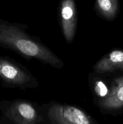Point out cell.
Wrapping results in <instances>:
<instances>
[{"label":"cell","mask_w":123,"mask_h":124,"mask_svg":"<svg viewBox=\"0 0 123 124\" xmlns=\"http://www.w3.org/2000/svg\"><path fill=\"white\" fill-rule=\"evenodd\" d=\"M25 24L0 19V47L10 50L27 60L36 59L55 69H62L64 62L39 38L27 31Z\"/></svg>","instance_id":"1"},{"label":"cell","mask_w":123,"mask_h":124,"mask_svg":"<svg viewBox=\"0 0 123 124\" xmlns=\"http://www.w3.org/2000/svg\"><path fill=\"white\" fill-rule=\"evenodd\" d=\"M0 81L3 87L20 90L39 85L37 79L27 68L8 56H0Z\"/></svg>","instance_id":"2"},{"label":"cell","mask_w":123,"mask_h":124,"mask_svg":"<svg viewBox=\"0 0 123 124\" xmlns=\"http://www.w3.org/2000/svg\"><path fill=\"white\" fill-rule=\"evenodd\" d=\"M49 115L61 124H91L90 117L84 111L68 104L51 102Z\"/></svg>","instance_id":"3"},{"label":"cell","mask_w":123,"mask_h":124,"mask_svg":"<svg viewBox=\"0 0 123 124\" xmlns=\"http://www.w3.org/2000/svg\"><path fill=\"white\" fill-rule=\"evenodd\" d=\"M59 19L62 32L67 44L72 43L77 29V7L74 0H61Z\"/></svg>","instance_id":"4"},{"label":"cell","mask_w":123,"mask_h":124,"mask_svg":"<svg viewBox=\"0 0 123 124\" xmlns=\"http://www.w3.org/2000/svg\"><path fill=\"white\" fill-rule=\"evenodd\" d=\"M94 72L104 74L123 71V50H113L103 56L94 65Z\"/></svg>","instance_id":"5"},{"label":"cell","mask_w":123,"mask_h":124,"mask_svg":"<svg viewBox=\"0 0 123 124\" xmlns=\"http://www.w3.org/2000/svg\"><path fill=\"white\" fill-rule=\"evenodd\" d=\"M100 107L106 110H116L123 107V75L116 78L110 87L108 96L98 101Z\"/></svg>","instance_id":"6"},{"label":"cell","mask_w":123,"mask_h":124,"mask_svg":"<svg viewBox=\"0 0 123 124\" xmlns=\"http://www.w3.org/2000/svg\"><path fill=\"white\" fill-rule=\"evenodd\" d=\"M119 9V0H96L94 4L96 15L108 21H112L116 18Z\"/></svg>","instance_id":"7"},{"label":"cell","mask_w":123,"mask_h":124,"mask_svg":"<svg viewBox=\"0 0 123 124\" xmlns=\"http://www.w3.org/2000/svg\"><path fill=\"white\" fill-rule=\"evenodd\" d=\"M88 81L94 96L95 98H98V101L103 100L108 96L110 87H109L107 85L102 78L95 75L94 72L93 73H90Z\"/></svg>","instance_id":"8"}]
</instances>
